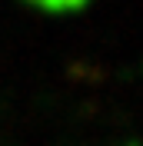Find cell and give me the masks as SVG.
<instances>
[{"instance_id":"cell-1","label":"cell","mask_w":143,"mask_h":146,"mask_svg":"<svg viewBox=\"0 0 143 146\" xmlns=\"http://www.w3.org/2000/svg\"><path fill=\"white\" fill-rule=\"evenodd\" d=\"M37 10H47V13H70V10H80L87 0H23Z\"/></svg>"}]
</instances>
